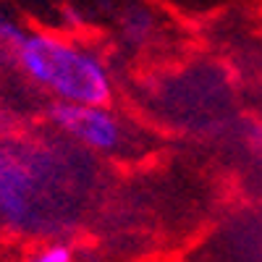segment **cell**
Masks as SVG:
<instances>
[{
	"label": "cell",
	"instance_id": "6da1fadb",
	"mask_svg": "<svg viewBox=\"0 0 262 262\" xmlns=\"http://www.w3.org/2000/svg\"><path fill=\"white\" fill-rule=\"evenodd\" d=\"M16 66L37 86L66 102L105 105L113 95L105 63L95 53L55 34H27Z\"/></svg>",
	"mask_w": 262,
	"mask_h": 262
},
{
	"label": "cell",
	"instance_id": "7a4b0ae2",
	"mask_svg": "<svg viewBox=\"0 0 262 262\" xmlns=\"http://www.w3.org/2000/svg\"><path fill=\"white\" fill-rule=\"evenodd\" d=\"M48 116L60 131H66L69 137L79 139L81 144L92 147V149H100V152L116 149L123 139V128H121L118 118L105 105H84V102L58 100L50 105Z\"/></svg>",
	"mask_w": 262,
	"mask_h": 262
},
{
	"label": "cell",
	"instance_id": "3957f363",
	"mask_svg": "<svg viewBox=\"0 0 262 262\" xmlns=\"http://www.w3.org/2000/svg\"><path fill=\"white\" fill-rule=\"evenodd\" d=\"M34 179L16 158L0 152V217L8 223H24Z\"/></svg>",
	"mask_w": 262,
	"mask_h": 262
},
{
	"label": "cell",
	"instance_id": "277c9868",
	"mask_svg": "<svg viewBox=\"0 0 262 262\" xmlns=\"http://www.w3.org/2000/svg\"><path fill=\"white\" fill-rule=\"evenodd\" d=\"M152 29H155V16H152L147 8H128L123 13V34L128 42H134V45H144L149 42L152 37Z\"/></svg>",
	"mask_w": 262,
	"mask_h": 262
},
{
	"label": "cell",
	"instance_id": "5b68a950",
	"mask_svg": "<svg viewBox=\"0 0 262 262\" xmlns=\"http://www.w3.org/2000/svg\"><path fill=\"white\" fill-rule=\"evenodd\" d=\"M24 39H27V32L0 11V60L16 63V55L21 45H24Z\"/></svg>",
	"mask_w": 262,
	"mask_h": 262
},
{
	"label": "cell",
	"instance_id": "8992f818",
	"mask_svg": "<svg viewBox=\"0 0 262 262\" xmlns=\"http://www.w3.org/2000/svg\"><path fill=\"white\" fill-rule=\"evenodd\" d=\"M37 262H71L74 259V247L66 244V242H53L48 247H42L34 254Z\"/></svg>",
	"mask_w": 262,
	"mask_h": 262
},
{
	"label": "cell",
	"instance_id": "52a82bcc",
	"mask_svg": "<svg viewBox=\"0 0 262 262\" xmlns=\"http://www.w3.org/2000/svg\"><path fill=\"white\" fill-rule=\"evenodd\" d=\"M247 142H249V147L254 152H259V155H262V123H254V126L247 128Z\"/></svg>",
	"mask_w": 262,
	"mask_h": 262
}]
</instances>
